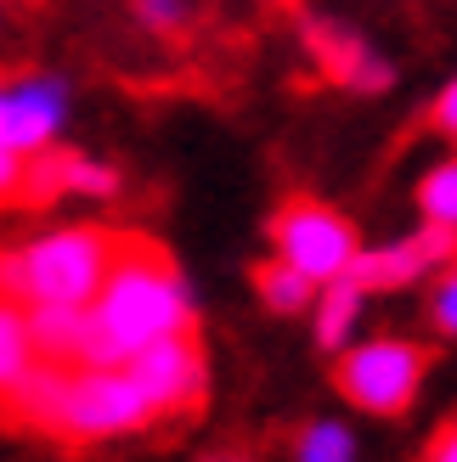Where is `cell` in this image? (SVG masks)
<instances>
[{
    "mask_svg": "<svg viewBox=\"0 0 457 462\" xmlns=\"http://www.w3.org/2000/svg\"><path fill=\"white\" fill-rule=\"evenodd\" d=\"M23 164H29V152H12V147H0V209H12V203H17Z\"/></svg>",
    "mask_w": 457,
    "mask_h": 462,
    "instance_id": "d6986e66",
    "label": "cell"
},
{
    "mask_svg": "<svg viewBox=\"0 0 457 462\" xmlns=\"http://www.w3.org/2000/svg\"><path fill=\"white\" fill-rule=\"evenodd\" d=\"M90 366H125L135 350H147L153 338L198 328L181 265L170 248L142 231H125L119 260H113L102 293L90 299Z\"/></svg>",
    "mask_w": 457,
    "mask_h": 462,
    "instance_id": "6da1fadb",
    "label": "cell"
},
{
    "mask_svg": "<svg viewBox=\"0 0 457 462\" xmlns=\"http://www.w3.org/2000/svg\"><path fill=\"white\" fill-rule=\"evenodd\" d=\"M288 457L294 462H356V440L339 423H305L288 434Z\"/></svg>",
    "mask_w": 457,
    "mask_h": 462,
    "instance_id": "5bb4252c",
    "label": "cell"
},
{
    "mask_svg": "<svg viewBox=\"0 0 457 462\" xmlns=\"http://www.w3.org/2000/svg\"><path fill=\"white\" fill-rule=\"evenodd\" d=\"M271 6H277V12H288V17H294V12H300V0H271Z\"/></svg>",
    "mask_w": 457,
    "mask_h": 462,
    "instance_id": "44dd1931",
    "label": "cell"
},
{
    "mask_svg": "<svg viewBox=\"0 0 457 462\" xmlns=\"http://www.w3.org/2000/svg\"><path fill=\"white\" fill-rule=\"evenodd\" d=\"M57 119H62V85L57 79H23L6 90V74H0V147L40 152L51 142Z\"/></svg>",
    "mask_w": 457,
    "mask_h": 462,
    "instance_id": "9c48e42d",
    "label": "cell"
},
{
    "mask_svg": "<svg viewBox=\"0 0 457 462\" xmlns=\"http://www.w3.org/2000/svg\"><path fill=\"white\" fill-rule=\"evenodd\" d=\"M135 17H142L147 29L175 40L181 29H187V0H135Z\"/></svg>",
    "mask_w": 457,
    "mask_h": 462,
    "instance_id": "2e32d148",
    "label": "cell"
},
{
    "mask_svg": "<svg viewBox=\"0 0 457 462\" xmlns=\"http://www.w3.org/2000/svg\"><path fill=\"white\" fill-rule=\"evenodd\" d=\"M418 462H457V418L452 423H441L435 434H429V446H424V457Z\"/></svg>",
    "mask_w": 457,
    "mask_h": 462,
    "instance_id": "ffe728a7",
    "label": "cell"
},
{
    "mask_svg": "<svg viewBox=\"0 0 457 462\" xmlns=\"http://www.w3.org/2000/svg\"><path fill=\"white\" fill-rule=\"evenodd\" d=\"M248 282H255V293H260V305L266 310H277V316H300V310H311L316 305V293H322V282H316L311 271H300L294 260H255L248 265Z\"/></svg>",
    "mask_w": 457,
    "mask_h": 462,
    "instance_id": "8fae6325",
    "label": "cell"
},
{
    "mask_svg": "<svg viewBox=\"0 0 457 462\" xmlns=\"http://www.w3.org/2000/svg\"><path fill=\"white\" fill-rule=\"evenodd\" d=\"M68 192L113 198V192H119V175H113L107 164H90V158H79V152L45 142L40 152H29V164H23L17 203H12V209H51V203L68 198Z\"/></svg>",
    "mask_w": 457,
    "mask_h": 462,
    "instance_id": "52a82bcc",
    "label": "cell"
},
{
    "mask_svg": "<svg viewBox=\"0 0 457 462\" xmlns=\"http://www.w3.org/2000/svg\"><path fill=\"white\" fill-rule=\"evenodd\" d=\"M305 57L316 62V74L328 85H345V90H390V62H378L368 45H361L350 29L339 23H305Z\"/></svg>",
    "mask_w": 457,
    "mask_h": 462,
    "instance_id": "ba28073f",
    "label": "cell"
},
{
    "mask_svg": "<svg viewBox=\"0 0 457 462\" xmlns=\"http://www.w3.org/2000/svg\"><path fill=\"white\" fill-rule=\"evenodd\" d=\"M356 310H361V288L350 276H333V282L316 293V344L322 350H339L356 328Z\"/></svg>",
    "mask_w": 457,
    "mask_h": 462,
    "instance_id": "4fadbf2b",
    "label": "cell"
},
{
    "mask_svg": "<svg viewBox=\"0 0 457 462\" xmlns=\"http://www.w3.org/2000/svg\"><path fill=\"white\" fill-rule=\"evenodd\" d=\"M125 373L153 401L158 418H192V411H203V401H210V356H203L198 328L153 338L147 350H135L125 361Z\"/></svg>",
    "mask_w": 457,
    "mask_h": 462,
    "instance_id": "8992f818",
    "label": "cell"
},
{
    "mask_svg": "<svg viewBox=\"0 0 457 462\" xmlns=\"http://www.w3.org/2000/svg\"><path fill=\"white\" fill-rule=\"evenodd\" d=\"M34 361H40V350H34V333H29V310H23L17 299H0V395H6Z\"/></svg>",
    "mask_w": 457,
    "mask_h": 462,
    "instance_id": "7c38bea8",
    "label": "cell"
},
{
    "mask_svg": "<svg viewBox=\"0 0 457 462\" xmlns=\"http://www.w3.org/2000/svg\"><path fill=\"white\" fill-rule=\"evenodd\" d=\"M266 237H271V248H277L283 260H294L300 271H311L316 282L345 276L350 260L361 254L356 226L339 215V209H328L322 198H311V192H288L277 209H271Z\"/></svg>",
    "mask_w": 457,
    "mask_h": 462,
    "instance_id": "5b68a950",
    "label": "cell"
},
{
    "mask_svg": "<svg viewBox=\"0 0 457 462\" xmlns=\"http://www.w3.org/2000/svg\"><path fill=\"white\" fill-rule=\"evenodd\" d=\"M203 462H248V457H232V451H220V457H203Z\"/></svg>",
    "mask_w": 457,
    "mask_h": 462,
    "instance_id": "7402d4cb",
    "label": "cell"
},
{
    "mask_svg": "<svg viewBox=\"0 0 457 462\" xmlns=\"http://www.w3.org/2000/svg\"><path fill=\"white\" fill-rule=\"evenodd\" d=\"M429 321H435L441 333H452V338H457V260H452V271L441 276L435 299H429Z\"/></svg>",
    "mask_w": 457,
    "mask_h": 462,
    "instance_id": "e0dca14e",
    "label": "cell"
},
{
    "mask_svg": "<svg viewBox=\"0 0 457 462\" xmlns=\"http://www.w3.org/2000/svg\"><path fill=\"white\" fill-rule=\"evenodd\" d=\"M147 423H158V411L125 366H68L45 440H57L62 451H85V446L119 440V434H135Z\"/></svg>",
    "mask_w": 457,
    "mask_h": 462,
    "instance_id": "3957f363",
    "label": "cell"
},
{
    "mask_svg": "<svg viewBox=\"0 0 457 462\" xmlns=\"http://www.w3.org/2000/svg\"><path fill=\"white\" fill-rule=\"evenodd\" d=\"M125 231L113 226H68L0 254V299L17 305H90L102 293Z\"/></svg>",
    "mask_w": 457,
    "mask_h": 462,
    "instance_id": "7a4b0ae2",
    "label": "cell"
},
{
    "mask_svg": "<svg viewBox=\"0 0 457 462\" xmlns=\"http://www.w3.org/2000/svg\"><path fill=\"white\" fill-rule=\"evenodd\" d=\"M29 310V333L40 361H68V366H90V305H23Z\"/></svg>",
    "mask_w": 457,
    "mask_h": 462,
    "instance_id": "30bf717a",
    "label": "cell"
},
{
    "mask_svg": "<svg viewBox=\"0 0 457 462\" xmlns=\"http://www.w3.org/2000/svg\"><path fill=\"white\" fill-rule=\"evenodd\" d=\"M424 130H435V135H446V142H457V79L441 90L435 102H429V113H424Z\"/></svg>",
    "mask_w": 457,
    "mask_h": 462,
    "instance_id": "ac0fdd59",
    "label": "cell"
},
{
    "mask_svg": "<svg viewBox=\"0 0 457 462\" xmlns=\"http://www.w3.org/2000/svg\"><path fill=\"white\" fill-rule=\"evenodd\" d=\"M435 366V344L418 338H373L333 361V389L368 418H406Z\"/></svg>",
    "mask_w": 457,
    "mask_h": 462,
    "instance_id": "277c9868",
    "label": "cell"
},
{
    "mask_svg": "<svg viewBox=\"0 0 457 462\" xmlns=\"http://www.w3.org/2000/svg\"><path fill=\"white\" fill-rule=\"evenodd\" d=\"M418 209H424V220L457 226V152L418 180Z\"/></svg>",
    "mask_w": 457,
    "mask_h": 462,
    "instance_id": "9a60e30c",
    "label": "cell"
}]
</instances>
